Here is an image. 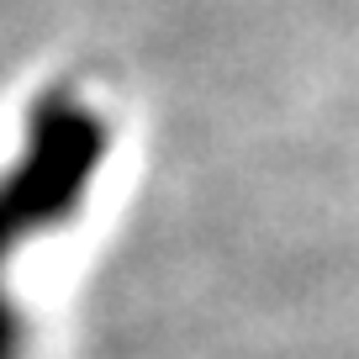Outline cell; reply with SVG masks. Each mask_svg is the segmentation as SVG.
Masks as SVG:
<instances>
[{
    "label": "cell",
    "mask_w": 359,
    "mask_h": 359,
    "mask_svg": "<svg viewBox=\"0 0 359 359\" xmlns=\"http://www.w3.org/2000/svg\"><path fill=\"white\" fill-rule=\"evenodd\" d=\"M74 185H79V158L64 148V154L43 158L16 191L0 196V254H6L16 238H27L37 222L64 217ZM0 359H22V338H16V317H11V306H6V291H0Z\"/></svg>",
    "instance_id": "6da1fadb"
}]
</instances>
